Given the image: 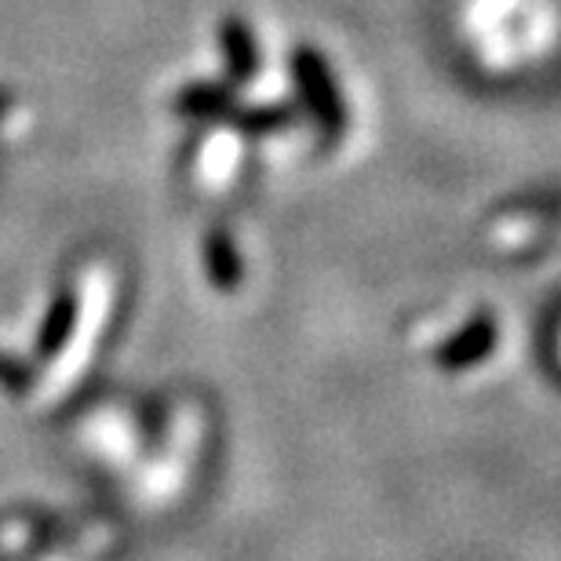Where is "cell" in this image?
<instances>
[{"mask_svg":"<svg viewBox=\"0 0 561 561\" xmlns=\"http://www.w3.org/2000/svg\"><path fill=\"white\" fill-rule=\"evenodd\" d=\"M219 44H222V59H227V70L233 81H252L255 70H260V48H255L252 30L244 26L241 19H222L219 26Z\"/></svg>","mask_w":561,"mask_h":561,"instance_id":"obj_1","label":"cell"},{"mask_svg":"<svg viewBox=\"0 0 561 561\" xmlns=\"http://www.w3.org/2000/svg\"><path fill=\"white\" fill-rule=\"evenodd\" d=\"M296 81L302 88V95L318 106L321 117H335V110H340V106H335L332 77H329V70H324V62L318 59V55L307 51V48L296 55Z\"/></svg>","mask_w":561,"mask_h":561,"instance_id":"obj_2","label":"cell"},{"mask_svg":"<svg viewBox=\"0 0 561 561\" xmlns=\"http://www.w3.org/2000/svg\"><path fill=\"white\" fill-rule=\"evenodd\" d=\"M73 321H77V299L73 291H62L55 296V302L44 313V324H41V335H37V354L41 357H55L66 346L73 332Z\"/></svg>","mask_w":561,"mask_h":561,"instance_id":"obj_3","label":"cell"},{"mask_svg":"<svg viewBox=\"0 0 561 561\" xmlns=\"http://www.w3.org/2000/svg\"><path fill=\"white\" fill-rule=\"evenodd\" d=\"M175 106L183 110L186 117H219V114H230L233 99L227 88H219V84H194L175 99Z\"/></svg>","mask_w":561,"mask_h":561,"instance_id":"obj_4","label":"cell"},{"mask_svg":"<svg viewBox=\"0 0 561 561\" xmlns=\"http://www.w3.org/2000/svg\"><path fill=\"white\" fill-rule=\"evenodd\" d=\"M0 387L11 390V394H22V390L33 387V373L22 362H15V357L0 354Z\"/></svg>","mask_w":561,"mask_h":561,"instance_id":"obj_5","label":"cell"},{"mask_svg":"<svg viewBox=\"0 0 561 561\" xmlns=\"http://www.w3.org/2000/svg\"><path fill=\"white\" fill-rule=\"evenodd\" d=\"M208 255H211V274H216V280H233V252L230 244L222 241V233H211L208 238Z\"/></svg>","mask_w":561,"mask_h":561,"instance_id":"obj_6","label":"cell"}]
</instances>
